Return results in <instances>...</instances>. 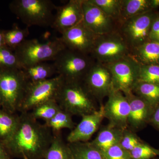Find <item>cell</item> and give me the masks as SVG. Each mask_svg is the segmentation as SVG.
I'll return each mask as SVG.
<instances>
[{
	"instance_id": "obj_1",
	"label": "cell",
	"mask_w": 159,
	"mask_h": 159,
	"mask_svg": "<svg viewBox=\"0 0 159 159\" xmlns=\"http://www.w3.org/2000/svg\"><path fill=\"white\" fill-rule=\"evenodd\" d=\"M16 130L4 143L10 155L28 159L45 157L51 145L54 134L51 128L41 124L31 112L21 113Z\"/></svg>"
},
{
	"instance_id": "obj_2",
	"label": "cell",
	"mask_w": 159,
	"mask_h": 159,
	"mask_svg": "<svg viewBox=\"0 0 159 159\" xmlns=\"http://www.w3.org/2000/svg\"><path fill=\"white\" fill-rule=\"evenodd\" d=\"M57 102L61 109L72 116L82 117L98 109L96 99L89 93L82 82L64 81L60 90Z\"/></svg>"
},
{
	"instance_id": "obj_3",
	"label": "cell",
	"mask_w": 159,
	"mask_h": 159,
	"mask_svg": "<svg viewBox=\"0 0 159 159\" xmlns=\"http://www.w3.org/2000/svg\"><path fill=\"white\" fill-rule=\"evenodd\" d=\"M9 9L28 27L51 26L57 6L51 0H14Z\"/></svg>"
},
{
	"instance_id": "obj_4",
	"label": "cell",
	"mask_w": 159,
	"mask_h": 159,
	"mask_svg": "<svg viewBox=\"0 0 159 159\" xmlns=\"http://www.w3.org/2000/svg\"><path fill=\"white\" fill-rule=\"evenodd\" d=\"M28 84L21 69H0V108L11 113L19 111Z\"/></svg>"
},
{
	"instance_id": "obj_5",
	"label": "cell",
	"mask_w": 159,
	"mask_h": 159,
	"mask_svg": "<svg viewBox=\"0 0 159 159\" xmlns=\"http://www.w3.org/2000/svg\"><path fill=\"white\" fill-rule=\"evenodd\" d=\"M66 48L60 38L40 43L37 39H26L14 50L22 68L48 61H54Z\"/></svg>"
},
{
	"instance_id": "obj_6",
	"label": "cell",
	"mask_w": 159,
	"mask_h": 159,
	"mask_svg": "<svg viewBox=\"0 0 159 159\" xmlns=\"http://www.w3.org/2000/svg\"><path fill=\"white\" fill-rule=\"evenodd\" d=\"M57 75L66 82H82L95 63L90 55L66 48L53 61Z\"/></svg>"
},
{
	"instance_id": "obj_7",
	"label": "cell",
	"mask_w": 159,
	"mask_h": 159,
	"mask_svg": "<svg viewBox=\"0 0 159 159\" xmlns=\"http://www.w3.org/2000/svg\"><path fill=\"white\" fill-rule=\"evenodd\" d=\"M131 50L118 31L98 36L90 56L96 61L107 64L129 56Z\"/></svg>"
},
{
	"instance_id": "obj_8",
	"label": "cell",
	"mask_w": 159,
	"mask_h": 159,
	"mask_svg": "<svg viewBox=\"0 0 159 159\" xmlns=\"http://www.w3.org/2000/svg\"><path fill=\"white\" fill-rule=\"evenodd\" d=\"M64 80L61 76L43 81L28 82L25 94L19 111L29 112L37 106L51 100L57 101V96Z\"/></svg>"
},
{
	"instance_id": "obj_9",
	"label": "cell",
	"mask_w": 159,
	"mask_h": 159,
	"mask_svg": "<svg viewBox=\"0 0 159 159\" xmlns=\"http://www.w3.org/2000/svg\"><path fill=\"white\" fill-rule=\"evenodd\" d=\"M157 15L153 10H151L131 18L118 27V31L131 51L149 40L151 27Z\"/></svg>"
},
{
	"instance_id": "obj_10",
	"label": "cell",
	"mask_w": 159,
	"mask_h": 159,
	"mask_svg": "<svg viewBox=\"0 0 159 159\" xmlns=\"http://www.w3.org/2000/svg\"><path fill=\"white\" fill-rule=\"evenodd\" d=\"M110 72L114 89L124 94L132 92L139 81L140 65L131 56L105 64Z\"/></svg>"
},
{
	"instance_id": "obj_11",
	"label": "cell",
	"mask_w": 159,
	"mask_h": 159,
	"mask_svg": "<svg viewBox=\"0 0 159 159\" xmlns=\"http://www.w3.org/2000/svg\"><path fill=\"white\" fill-rule=\"evenodd\" d=\"M89 93L96 100L107 97L113 89L111 76L105 64L95 61L82 81Z\"/></svg>"
},
{
	"instance_id": "obj_12",
	"label": "cell",
	"mask_w": 159,
	"mask_h": 159,
	"mask_svg": "<svg viewBox=\"0 0 159 159\" xmlns=\"http://www.w3.org/2000/svg\"><path fill=\"white\" fill-rule=\"evenodd\" d=\"M82 22L95 35L101 36L118 31L116 22L89 0H82Z\"/></svg>"
},
{
	"instance_id": "obj_13",
	"label": "cell",
	"mask_w": 159,
	"mask_h": 159,
	"mask_svg": "<svg viewBox=\"0 0 159 159\" xmlns=\"http://www.w3.org/2000/svg\"><path fill=\"white\" fill-rule=\"evenodd\" d=\"M103 105L104 119L108 123L124 130L128 128L130 107L128 99L120 91L113 89Z\"/></svg>"
},
{
	"instance_id": "obj_14",
	"label": "cell",
	"mask_w": 159,
	"mask_h": 159,
	"mask_svg": "<svg viewBox=\"0 0 159 159\" xmlns=\"http://www.w3.org/2000/svg\"><path fill=\"white\" fill-rule=\"evenodd\" d=\"M98 36L87 29L82 21L61 33L60 39L66 48L90 55Z\"/></svg>"
},
{
	"instance_id": "obj_15",
	"label": "cell",
	"mask_w": 159,
	"mask_h": 159,
	"mask_svg": "<svg viewBox=\"0 0 159 159\" xmlns=\"http://www.w3.org/2000/svg\"><path fill=\"white\" fill-rule=\"evenodd\" d=\"M82 0H70L57 7L51 27L61 34L82 21Z\"/></svg>"
},
{
	"instance_id": "obj_16",
	"label": "cell",
	"mask_w": 159,
	"mask_h": 159,
	"mask_svg": "<svg viewBox=\"0 0 159 159\" xmlns=\"http://www.w3.org/2000/svg\"><path fill=\"white\" fill-rule=\"evenodd\" d=\"M81 117V121L67 137L68 143L88 142L98 130L104 119L103 104H101L99 108L93 113Z\"/></svg>"
},
{
	"instance_id": "obj_17",
	"label": "cell",
	"mask_w": 159,
	"mask_h": 159,
	"mask_svg": "<svg viewBox=\"0 0 159 159\" xmlns=\"http://www.w3.org/2000/svg\"><path fill=\"white\" fill-rule=\"evenodd\" d=\"M124 95L128 99L130 107L128 128L136 132L148 125L154 108L133 92Z\"/></svg>"
},
{
	"instance_id": "obj_18",
	"label": "cell",
	"mask_w": 159,
	"mask_h": 159,
	"mask_svg": "<svg viewBox=\"0 0 159 159\" xmlns=\"http://www.w3.org/2000/svg\"><path fill=\"white\" fill-rule=\"evenodd\" d=\"M123 130L108 123L100 129L96 138L90 144L103 154L113 145L119 144Z\"/></svg>"
},
{
	"instance_id": "obj_19",
	"label": "cell",
	"mask_w": 159,
	"mask_h": 159,
	"mask_svg": "<svg viewBox=\"0 0 159 159\" xmlns=\"http://www.w3.org/2000/svg\"><path fill=\"white\" fill-rule=\"evenodd\" d=\"M129 56L140 65H159V42L148 40L132 50Z\"/></svg>"
},
{
	"instance_id": "obj_20",
	"label": "cell",
	"mask_w": 159,
	"mask_h": 159,
	"mask_svg": "<svg viewBox=\"0 0 159 159\" xmlns=\"http://www.w3.org/2000/svg\"><path fill=\"white\" fill-rule=\"evenodd\" d=\"M151 10H153L151 8L150 0H121L118 27L131 18Z\"/></svg>"
},
{
	"instance_id": "obj_21",
	"label": "cell",
	"mask_w": 159,
	"mask_h": 159,
	"mask_svg": "<svg viewBox=\"0 0 159 159\" xmlns=\"http://www.w3.org/2000/svg\"><path fill=\"white\" fill-rule=\"evenodd\" d=\"M21 70L28 82L43 81L54 77V75L57 74L53 63H49L47 62L23 68Z\"/></svg>"
},
{
	"instance_id": "obj_22",
	"label": "cell",
	"mask_w": 159,
	"mask_h": 159,
	"mask_svg": "<svg viewBox=\"0 0 159 159\" xmlns=\"http://www.w3.org/2000/svg\"><path fill=\"white\" fill-rule=\"evenodd\" d=\"M19 116L0 108V141L6 142L11 137L17 128Z\"/></svg>"
},
{
	"instance_id": "obj_23",
	"label": "cell",
	"mask_w": 159,
	"mask_h": 159,
	"mask_svg": "<svg viewBox=\"0 0 159 159\" xmlns=\"http://www.w3.org/2000/svg\"><path fill=\"white\" fill-rule=\"evenodd\" d=\"M53 134L51 145L45 156V159H73L70 149L63 140L60 132Z\"/></svg>"
},
{
	"instance_id": "obj_24",
	"label": "cell",
	"mask_w": 159,
	"mask_h": 159,
	"mask_svg": "<svg viewBox=\"0 0 159 159\" xmlns=\"http://www.w3.org/2000/svg\"><path fill=\"white\" fill-rule=\"evenodd\" d=\"M132 92L144 99L153 108L159 105V85L138 81L134 87Z\"/></svg>"
},
{
	"instance_id": "obj_25",
	"label": "cell",
	"mask_w": 159,
	"mask_h": 159,
	"mask_svg": "<svg viewBox=\"0 0 159 159\" xmlns=\"http://www.w3.org/2000/svg\"><path fill=\"white\" fill-rule=\"evenodd\" d=\"M73 159H104L103 154L89 142L68 143Z\"/></svg>"
},
{
	"instance_id": "obj_26",
	"label": "cell",
	"mask_w": 159,
	"mask_h": 159,
	"mask_svg": "<svg viewBox=\"0 0 159 159\" xmlns=\"http://www.w3.org/2000/svg\"><path fill=\"white\" fill-rule=\"evenodd\" d=\"M72 116L69 113L61 109L53 118L45 122V124L51 128L53 133L59 132L64 128L72 130L76 126Z\"/></svg>"
},
{
	"instance_id": "obj_27",
	"label": "cell",
	"mask_w": 159,
	"mask_h": 159,
	"mask_svg": "<svg viewBox=\"0 0 159 159\" xmlns=\"http://www.w3.org/2000/svg\"><path fill=\"white\" fill-rule=\"evenodd\" d=\"M28 27L21 29L14 25L11 29L4 30V39L6 46L15 50L24 41L29 35Z\"/></svg>"
},
{
	"instance_id": "obj_28",
	"label": "cell",
	"mask_w": 159,
	"mask_h": 159,
	"mask_svg": "<svg viewBox=\"0 0 159 159\" xmlns=\"http://www.w3.org/2000/svg\"><path fill=\"white\" fill-rule=\"evenodd\" d=\"M61 109L56 100H51L37 106L31 110V113L34 119H42L47 122L53 118Z\"/></svg>"
},
{
	"instance_id": "obj_29",
	"label": "cell",
	"mask_w": 159,
	"mask_h": 159,
	"mask_svg": "<svg viewBox=\"0 0 159 159\" xmlns=\"http://www.w3.org/2000/svg\"><path fill=\"white\" fill-rule=\"evenodd\" d=\"M90 2L97 6L109 17L113 19L118 24L121 0H89Z\"/></svg>"
},
{
	"instance_id": "obj_30",
	"label": "cell",
	"mask_w": 159,
	"mask_h": 159,
	"mask_svg": "<svg viewBox=\"0 0 159 159\" xmlns=\"http://www.w3.org/2000/svg\"><path fill=\"white\" fill-rule=\"evenodd\" d=\"M21 69L14 50L6 45L0 49V69Z\"/></svg>"
},
{
	"instance_id": "obj_31",
	"label": "cell",
	"mask_w": 159,
	"mask_h": 159,
	"mask_svg": "<svg viewBox=\"0 0 159 159\" xmlns=\"http://www.w3.org/2000/svg\"><path fill=\"white\" fill-rule=\"evenodd\" d=\"M131 159H152L159 157V149L142 142L129 152Z\"/></svg>"
},
{
	"instance_id": "obj_32",
	"label": "cell",
	"mask_w": 159,
	"mask_h": 159,
	"mask_svg": "<svg viewBox=\"0 0 159 159\" xmlns=\"http://www.w3.org/2000/svg\"><path fill=\"white\" fill-rule=\"evenodd\" d=\"M138 81L159 85V65H140Z\"/></svg>"
},
{
	"instance_id": "obj_33",
	"label": "cell",
	"mask_w": 159,
	"mask_h": 159,
	"mask_svg": "<svg viewBox=\"0 0 159 159\" xmlns=\"http://www.w3.org/2000/svg\"><path fill=\"white\" fill-rule=\"evenodd\" d=\"M143 141L136 132L128 128L123 130L119 144L125 150L129 152Z\"/></svg>"
},
{
	"instance_id": "obj_34",
	"label": "cell",
	"mask_w": 159,
	"mask_h": 159,
	"mask_svg": "<svg viewBox=\"0 0 159 159\" xmlns=\"http://www.w3.org/2000/svg\"><path fill=\"white\" fill-rule=\"evenodd\" d=\"M104 159H131L129 152L119 144L112 146L103 153Z\"/></svg>"
},
{
	"instance_id": "obj_35",
	"label": "cell",
	"mask_w": 159,
	"mask_h": 159,
	"mask_svg": "<svg viewBox=\"0 0 159 159\" xmlns=\"http://www.w3.org/2000/svg\"><path fill=\"white\" fill-rule=\"evenodd\" d=\"M148 39L159 42V17L157 13L151 27Z\"/></svg>"
},
{
	"instance_id": "obj_36",
	"label": "cell",
	"mask_w": 159,
	"mask_h": 159,
	"mask_svg": "<svg viewBox=\"0 0 159 159\" xmlns=\"http://www.w3.org/2000/svg\"><path fill=\"white\" fill-rule=\"evenodd\" d=\"M148 124L159 131V105L154 108Z\"/></svg>"
},
{
	"instance_id": "obj_37",
	"label": "cell",
	"mask_w": 159,
	"mask_h": 159,
	"mask_svg": "<svg viewBox=\"0 0 159 159\" xmlns=\"http://www.w3.org/2000/svg\"><path fill=\"white\" fill-rule=\"evenodd\" d=\"M10 157L4 143L0 141V159H10Z\"/></svg>"
},
{
	"instance_id": "obj_38",
	"label": "cell",
	"mask_w": 159,
	"mask_h": 159,
	"mask_svg": "<svg viewBox=\"0 0 159 159\" xmlns=\"http://www.w3.org/2000/svg\"><path fill=\"white\" fill-rule=\"evenodd\" d=\"M150 5L152 10L159 7V0H150Z\"/></svg>"
},
{
	"instance_id": "obj_39",
	"label": "cell",
	"mask_w": 159,
	"mask_h": 159,
	"mask_svg": "<svg viewBox=\"0 0 159 159\" xmlns=\"http://www.w3.org/2000/svg\"><path fill=\"white\" fill-rule=\"evenodd\" d=\"M6 45L4 39V30H0V49Z\"/></svg>"
},
{
	"instance_id": "obj_40",
	"label": "cell",
	"mask_w": 159,
	"mask_h": 159,
	"mask_svg": "<svg viewBox=\"0 0 159 159\" xmlns=\"http://www.w3.org/2000/svg\"><path fill=\"white\" fill-rule=\"evenodd\" d=\"M23 157L24 158V159H28V158H27L26 156H24Z\"/></svg>"
},
{
	"instance_id": "obj_41",
	"label": "cell",
	"mask_w": 159,
	"mask_h": 159,
	"mask_svg": "<svg viewBox=\"0 0 159 159\" xmlns=\"http://www.w3.org/2000/svg\"><path fill=\"white\" fill-rule=\"evenodd\" d=\"M152 159H159V157H156Z\"/></svg>"
},
{
	"instance_id": "obj_42",
	"label": "cell",
	"mask_w": 159,
	"mask_h": 159,
	"mask_svg": "<svg viewBox=\"0 0 159 159\" xmlns=\"http://www.w3.org/2000/svg\"><path fill=\"white\" fill-rule=\"evenodd\" d=\"M158 16L159 17V13H157Z\"/></svg>"
},
{
	"instance_id": "obj_43",
	"label": "cell",
	"mask_w": 159,
	"mask_h": 159,
	"mask_svg": "<svg viewBox=\"0 0 159 159\" xmlns=\"http://www.w3.org/2000/svg\"></svg>"
}]
</instances>
